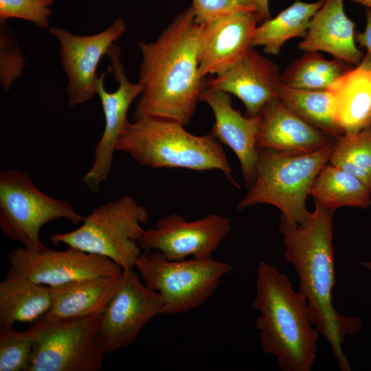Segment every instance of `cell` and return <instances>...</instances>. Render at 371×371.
<instances>
[{
	"mask_svg": "<svg viewBox=\"0 0 371 371\" xmlns=\"http://www.w3.org/2000/svg\"><path fill=\"white\" fill-rule=\"evenodd\" d=\"M148 220L146 208L124 195L94 209L78 228L52 234L50 240L104 256L123 269L134 268L142 252L139 243Z\"/></svg>",
	"mask_w": 371,
	"mask_h": 371,
	"instance_id": "cell-6",
	"label": "cell"
},
{
	"mask_svg": "<svg viewBox=\"0 0 371 371\" xmlns=\"http://www.w3.org/2000/svg\"><path fill=\"white\" fill-rule=\"evenodd\" d=\"M38 331V321L25 331L0 328V371L27 370Z\"/></svg>",
	"mask_w": 371,
	"mask_h": 371,
	"instance_id": "cell-28",
	"label": "cell"
},
{
	"mask_svg": "<svg viewBox=\"0 0 371 371\" xmlns=\"http://www.w3.org/2000/svg\"><path fill=\"white\" fill-rule=\"evenodd\" d=\"M85 216L65 200L43 193L26 172L7 169L0 173V228L10 240L26 249L41 252L47 249L39 238L48 222L66 219L73 224Z\"/></svg>",
	"mask_w": 371,
	"mask_h": 371,
	"instance_id": "cell-8",
	"label": "cell"
},
{
	"mask_svg": "<svg viewBox=\"0 0 371 371\" xmlns=\"http://www.w3.org/2000/svg\"><path fill=\"white\" fill-rule=\"evenodd\" d=\"M308 195L333 210L345 206L366 209L371 205V192L366 185L330 162L317 175Z\"/></svg>",
	"mask_w": 371,
	"mask_h": 371,
	"instance_id": "cell-24",
	"label": "cell"
},
{
	"mask_svg": "<svg viewBox=\"0 0 371 371\" xmlns=\"http://www.w3.org/2000/svg\"><path fill=\"white\" fill-rule=\"evenodd\" d=\"M101 315L38 321L27 371H99L104 353L98 340Z\"/></svg>",
	"mask_w": 371,
	"mask_h": 371,
	"instance_id": "cell-9",
	"label": "cell"
},
{
	"mask_svg": "<svg viewBox=\"0 0 371 371\" xmlns=\"http://www.w3.org/2000/svg\"><path fill=\"white\" fill-rule=\"evenodd\" d=\"M230 230L231 220L216 214L188 221L173 213L144 229L139 245L142 251H159L170 260L209 258Z\"/></svg>",
	"mask_w": 371,
	"mask_h": 371,
	"instance_id": "cell-12",
	"label": "cell"
},
{
	"mask_svg": "<svg viewBox=\"0 0 371 371\" xmlns=\"http://www.w3.org/2000/svg\"><path fill=\"white\" fill-rule=\"evenodd\" d=\"M141 279L134 268L123 269L118 290L101 315L98 340L105 355L133 344L146 324L163 313L160 295Z\"/></svg>",
	"mask_w": 371,
	"mask_h": 371,
	"instance_id": "cell-10",
	"label": "cell"
},
{
	"mask_svg": "<svg viewBox=\"0 0 371 371\" xmlns=\"http://www.w3.org/2000/svg\"><path fill=\"white\" fill-rule=\"evenodd\" d=\"M51 304L49 286L9 268L0 282V328L14 326L15 322H36L45 315Z\"/></svg>",
	"mask_w": 371,
	"mask_h": 371,
	"instance_id": "cell-22",
	"label": "cell"
},
{
	"mask_svg": "<svg viewBox=\"0 0 371 371\" xmlns=\"http://www.w3.org/2000/svg\"><path fill=\"white\" fill-rule=\"evenodd\" d=\"M352 67L341 60H326L318 52H306L281 74V83L298 89H328Z\"/></svg>",
	"mask_w": 371,
	"mask_h": 371,
	"instance_id": "cell-26",
	"label": "cell"
},
{
	"mask_svg": "<svg viewBox=\"0 0 371 371\" xmlns=\"http://www.w3.org/2000/svg\"><path fill=\"white\" fill-rule=\"evenodd\" d=\"M254 309L263 350L273 355L282 371H311L315 362L319 332L313 326L305 295L295 291L287 276L265 261L256 273Z\"/></svg>",
	"mask_w": 371,
	"mask_h": 371,
	"instance_id": "cell-3",
	"label": "cell"
},
{
	"mask_svg": "<svg viewBox=\"0 0 371 371\" xmlns=\"http://www.w3.org/2000/svg\"><path fill=\"white\" fill-rule=\"evenodd\" d=\"M335 122L343 135L356 133L371 126V53L367 52L328 89Z\"/></svg>",
	"mask_w": 371,
	"mask_h": 371,
	"instance_id": "cell-21",
	"label": "cell"
},
{
	"mask_svg": "<svg viewBox=\"0 0 371 371\" xmlns=\"http://www.w3.org/2000/svg\"><path fill=\"white\" fill-rule=\"evenodd\" d=\"M254 12L257 16L258 22L264 21L271 18L269 0H249Z\"/></svg>",
	"mask_w": 371,
	"mask_h": 371,
	"instance_id": "cell-33",
	"label": "cell"
},
{
	"mask_svg": "<svg viewBox=\"0 0 371 371\" xmlns=\"http://www.w3.org/2000/svg\"><path fill=\"white\" fill-rule=\"evenodd\" d=\"M191 7L196 21L201 25L240 10L254 12L249 0H192Z\"/></svg>",
	"mask_w": 371,
	"mask_h": 371,
	"instance_id": "cell-31",
	"label": "cell"
},
{
	"mask_svg": "<svg viewBox=\"0 0 371 371\" xmlns=\"http://www.w3.org/2000/svg\"><path fill=\"white\" fill-rule=\"evenodd\" d=\"M144 284L157 292L164 304L162 315H177L203 305L232 270L214 258L170 260L156 251H142L135 267Z\"/></svg>",
	"mask_w": 371,
	"mask_h": 371,
	"instance_id": "cell-7",
	"label": "cell"
},
{
	"mask_svg": "<svg viewBox=\"0 0 371 371\" xmlns=\"http://www.w3.org/2000/svg\"><path fill=\"white\" fill-rule=\"evenodd\" d=\"M126 30L122 19H115L105 30L89 36L74 34L61 27L49 29L60 45V60L67 78L66 91L69 106L84 104L96 95L99 63Z\"/></svg>",
	"mask_w": 371,
	"mask_h": 371,
	"instance_id": "cell-13",
	"label": "cell"
},
{
	"mask_svg": "<svg viewBox=\"0 0 371 371\" xmlns=\"http://www.w3.org/2000/svg\"><path fill=\"white\" fill-rule=\"evenodd\" d=\"M366 24L363 32L356 36L359 45L371 53V10L368 8L366 14Z\"/></svg>",
	"mask_w": 371,
	"mask_h": 371,
	"instance_id": "cell-32",
	"label": "cell"
},
{
	"mask_svg": "<svg viewBox=\"0 0 371 371\" xmlns=\"http://www.w3.org/2000/svg\"><path fill=\"white\" fill-rule=\"evenodd\" d=\"M54 3V0H0V21L17 18L47 27Z\"/></svg>",
	"mask_w": 371,
	"mask_h": 371,
	"instance_id": "cell-30",
	"label": "cell"
},
{
	"mask_svg": "<svg viewBox=\"0 0 371 371\" xmlns=\"http://www.w3.org/2000/svg\"><path fill=\"white\" fill-rule=\"evenodd\" d=\"M324 2L296 1L276 17L262 21L254 31L252 47L260 46L267 54H278L287 41L305 36L311 19Z\"/></svg>",
	"mask_w": 371,
	"mask_h": 371,
	"instance_id": "cell-23",
	"label": "cell"
},
{
	"mask_svg": "<svg viewBox=\"0 0 371 371\" xmlns=\"http://www.w3.org/2000/svg\"><path fill=\"white\" fill-rule=\"evenodd\" d=\"M184 126L178 122L157 117L128 122L116 150L128 155L142 166L153 168L218 170L239 188L222 144L211 134L195 135Z\"/></svg>",
	"mask_w": 371,
	"mask_h": 371,
	"instance_id": "cell-4",
	"label": "cell"
},
{
	"mask_svg": "<svg viewBox=\"0 0 371 371\" xmlns=\"http://www.w3.org/2000/svg\"><path fill=\"white\" fill-rule=\"evenodd\" d=\"M121 280L122 273L49 286L52 304L44 319L47 322H58L102 315L118 290Z\"/></svg>",
	"mask_w": 371,
	"mask_h": 371,
	"instance_id": "cell-20",
	"label": "cell"
},
{
	"mask_svg": "<svg viewBox=\"0 0 371 371\" xmlns=\"http://www.w3.org/2000/svg\"><path fill=\"white\" fill-rule=\"evenodd\" d=\"M278 99L302 120L330 137L343 135L335 120L328 89H298L281 85Z\"/></svg>",
	"mask_w": 371,
	"mask_h": 371,
	"instance_id": "cell-25",
	"label": "cell"
},
{
	"mask_svg": "<svg viewBox=\"0 0 371 371\" xmlns=\"http://www.w3.org/2000/svg\"><path fill=\"white\" fill-rule=\"evenodd\" d=\"M202 29L190 7L179 14L155 41L137 43L142 57L138 82L143 90L134 120L157 117L184 126L190 122L206 84L199 71Z\"/></svg>",
	"mask_w": 371,
	"mask_h": 371,
	"instance_id": "cell-1",
	"label": "cell"
},
{
	"mask_svg": "<svg viewBox=\"0 0 371 371\" xmlns=\"http://www.w3.org/2000/svg\"><path fill=\"white\" fill-rule=\"evenodd\" d=\"M120 54V49L115 44L113 45L107 54L110 59L107 72L113 74L118 85L117 89L111 93L106 91L104 85V73H102L98 78L96 95L101 102L105 124L102 137L93 152L92 166L82 178L87 187L93 192H98L101 184L108 179L117 142L128 122V110L143 90L138 82L133 83L128 79Z\"/></svg>",
	"mask_w": 371,
	"mask_h": 371,
	"instance_id": "cell-11",
	"label": "cell"
},
{
	"mask_svg": "<svg viewBox=\"0 0 371 371\" xmlns=\"http://www.w3.org/2000/svg\"><path fill=\"white\" fill-rule=\"evenodd\" d=\"M355 23L345 14L343 0H324L311 19L298 48L306 52H325L349 65H358L363 57L356 45Z\"/></svg>",
	"mask_w": 371,
	"mask_h": 371,
	"instance_id": "cell-19",
	"label": "cell"
},
{
	"mask_svg": "<svg viewBox=\"0 0 371 371\" xmlns=\"http://www.w3.org/2000/svg\"><path fill=\"white\" fill-rule=\"evenodd\" d=\"M260 116L256 137L258 148L303 154L315 151L334 140L299 117L278 98L268 103Z\"/></svg>",
	"mask_w": 371,
	"mask_h": 371,
	"instance_id": "cell-18",
	"label": "cell"
},
{
	"mask_svg": "<svg viewBox=\"0 0 371 371\" xmlns=\"http://www.w3.org/2000/svg\"><path fill=\"white\" fill-rule=\"evenodd\" d=\"M1 21L0 82L5 91L21 74L25 60L20 52L14 32Z\"/></svg>",
	"mask_w": 371,
	"mask_h": 371,
	"instance_id": "cell-29",
	"label": "cell"
},
{
	"mask_svg": "<svg viewBox=\"0 0 371 371\" xmlns=\"http://www.w3.org/2000/svg\"><path fill=\"white\" fill-rule=\"evenodd\" d=\"M334 212L316 201L303 223L291 224L280 217L279 231L283 236L284 259L297 273L299 291L306 298L313 326L330 344L339 369L350 371L342 344L348 335L359 332L363 324L358 317L341 314L333 304Z\"/></svg>",
	"mask_w": 371,
	"mask_h": 371,
	"instance_id": "cell-2",
	"label": "cell"
},
{
	"mask_svg": "<svg viewBox=\"0 0 371 371\" xmlns=\"http://www.w3.org/2000/svg\"><path fill=\"white\" fill-rule=\"evenodd\" d=\"M10 269L28 280L54 286L85 278L121 275L123 269L111 260L73 247L31 251L22 245L8 254Z\"/></svg>",
	"mask_w": 371,
	"mask_h": 371,
	"instance_id": "cell-14",
	"label": "cell"
},
{
	"mask_svg": "<svg viewBox=\"0 0 371 371\" xmlns=\"http://www.w3.org/2000/svg\"><path fill=\"white\" fill-rule=\"evenodd\" d=\"M199 100L207 104L214 115L210 134L236 154L245 184L249 189L256 177L260 114L254 117L242 115L232 107L230 94L207 87L202 91Z\"/></svg>",
	"mask_w": 371,
	"mask_h": 371,
	"instance_id": "cell-17",
	"label": "cell"
},
{
	"mask_svg": "<svg viewBox=\"0 0 371 371\" xmlns=\"http://www.w3.org/2000/svg\"><path fill=\"white\" fill-rule=\"evenodd\" d=\"M360 265L363 266V267L371 271V261H364V262H361Z\"/></svg>",
	"mask_w": 371,
	"mask_h": 371,
	"instance_id": "cell-35",
	"label": "cell"
},
{
	"mask_svg": "<svg viewBox=\"0 0 371 371\" xmlns=\"http://www.w3.org/2000/svg\"><path fill=\"white\" fill-rule=\"evenodd\" d=\"M258 22L253 10H245L203 24L199 56L201 75H218L240 60L252 47Z\"/></svg>",
	"mask_w": 371,
	"mask_h": 371,
	"instance_id": "cell-16",
	"label": "cell"
},
{
	"mask_svg": "<svg viewBox=\"0 0 371 371\" xmlns=\"http://www.w3.org/2000/svg\"><path fill=\"white\" fill-rule=\"evenodd\" d=\"M334 140L311 153L289 154L258 148L256 177L237 208L243 210L258 204L278 208L291 224L303 223L309 212L306 199L321 169L329 162Z\"/></svg>",
	"mask_w": 371,
	"mask_h": 371,
	"instance_id": "cell-5",
	"label": "cell"
},
{
	"mask_svg": "<svg viewBox=\"0 0 371 371\" xmlns=\"http://www.w3.org/2000/svg\"><path fill=\"white\" fill-rule=\"evenodd\" d=\"M281 85L277 65L252 47L228 69L206 78L205 87L234 95L245 105V115L254 117L278 98Z\"/></svg>",
	"mask_w": 371,
	"mask_h": 371,
	"instance_id": "cell-15",
	"label": "cell"
},
{
	"mask_svg": "<svg viewBox=\"0 0 371 371\" xmlns=\"http://www.w3.org/2000/svg\"><path fill=\"white\" fill-rule=\"evenodd\" d=\"M329 162L358 178L371 192V126L336 137Z\"/></svg>",
	"mask_w": 371,
	"mask_h": 371,
	"instance_id": "cell-27",
	"label": "cell"
},
{
	"mask_svg": "<svg viewBox=\"0 0 371 371\" xmlns=\"http://www.w3.org/2000/svg\"><path fill=\"white\" fill-rule=\"evenodd\" d=\"M355 3L361 4L366 6L367 8L371 10V0H351Z\"/></svg>",
	"mask_w": 371,
	"mask_h": 371,
	"instance_id": "cell-34",
	"label": "cell"
}]
</instances>
